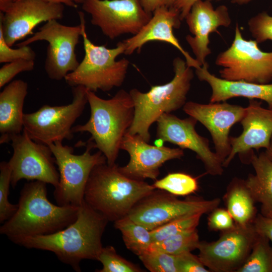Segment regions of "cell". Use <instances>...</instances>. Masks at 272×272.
Here are the masks:
<instances>
[{"label":"cell","mask_w":272,"mask_h":272,"mask_svg":"<svg viewBox=\"0 0 272 272\" xmlns=\"http://www.w3.org/2000/svg\"><path fill=\"white\" fill-rule=\"evenodd\" d=\"M18 0H14V1ZM49 2L55 4H60L67 6L77 8V4H81L83 0H46Z\"/></svg>","instance_id":"b9f144b4"},{"label":"cell","mask_w":272,"mask_h":272,"mask_svg":"<svg viewBox=\"0 0 272 272\" xmlns=\"http://www.w3.org/2000/svg\"><path fill=\"white\" fill-rule=\"evenodd\" d=\"M258 234L253 223L236 224L221 232L216 241H200L198 256L210 271L237 272L249 256Z\"/></svg>","instance_id":"7c38bea8"},{"label":"cell","mask_w":272,"mask_h":272,"mask_svg":"<svg viewBox=\"0 0 272 272\" xmlns=\"http://www.w3.org/2000/svg\"><path fill=\"white\" fill-rule=\"evenodd\" d=\"M197 120L189 117L181 119L171 113H164L157 121L156 138L162 143L169 142L196 154L203 163L206 173L220 176L224 172L223 162L209 145L208 139L195 130Z\"/></svg>","instance_id":"9a60e30c"},{"label":"cell","mask_w":272,"mask_h":272,"mask_svg":"<svg viewBox=\"0 0 272 272\" xmlns=\"http://www.w3.org/2000/svg\"><path fill=\"white\" fill-rule=\"evenodd\" d=\"M269 241L267 237L258 234L249 256L237 272H272Z\"/></svg>","instance_id":"83f0119b"},{"label":"cell","mask_w":272,"mask_h":272,"mask_svg":"<svg viewBox=\"0 0 272 272\" xmlns=\"http://www.w3.org/2000/svg\"><path fill=\"white\" fill-rule=\"evenodd\" d=\"M34 67L35 61L33 60L20 59L6 63L0 69V88L10 83L18 74L32 71Z\"/></svg>","instance_id":"d590c367"},{"label":"cell","mask_w":272,"mask_h":272,"mask_svg":"<svg viewBox=\"0 0 272 272\" xmlns=\"http://www.w3.org/2000/svg\"><path fill=\"white\" fill-rule=\"evenodd\" d=\"M183 110L209 130L215 146V152L223 163L231 151L230 129L241 121L245 107L226 101L208 104L188 101L183 107Z\"/></svg>","instance_id":"e0dca14e"},{"label":"cell","mask_w":272,"mask_h":272,"mask_svg":"<svg viewBox=\"0 0 272 272\" xmlns=\"http://www.w3.org/2000/svg\"><path fill=\"white\" fill-rule=\"evenodd\" d=\"M139 258L151 272H178L176 255L147 250L139 255Z\"/></svg>","instance_id":"1f68e13d"},{"label":"cell","mask_w":272,"mask_h":272,"mask_svg":"<svg viewBox=\"0 0 272 272\" xmlns=\"http://www.w3.org/2000/svg\"><path fill=\"white\" fill-rule=\"evenodd\" d=\"M27 82L15 80L0 93V144L9 143L23 131V106L28 94Z\"/></svg>","instance_id":"603a6c76"},{"label":"cell","mask_w":272,"mask_h":272,"mask_svg":"<svg viewBox=\"0 0 272 272\" xmlns=\"http://www.w3.org/2000/svg\"><path fill=\"white\" fill-rule=\"evenodd\" d=\"M14 2V0H0V11L4 13Z\"/></svg>","instance_id":"7bdbcfd3"},{"label":"cell","mask_w":272,"mask_h":272,"mask_svg":"<svg viewBox=\"0 0 272 272\" xmlns=\"http://www.w3.org/2000/svg\"><path fill=\"white\" fill-rule=\"evenodd\" d=\"M255 40H246L236 23L231 46L220 53L215 63L222 67L221 78L261 84L272 81V52H264Z\"/></svg>","instance_id":"9c48e42d"},{"label":"cell","mask_w":272,"mask_h":272,"mask_svg":"<svg viewBox=\"0 0 272 272\" xmlns=\"http://www.w3.org/2000/svg\"><path fill=\"white\" fill-rule=\"evenodd\" d=\"M12 171L9 162L0 163V222L8 220L16 212L18 205H14L8 199L11 185Z\"/></svg>","instance_id":"d6a6232c"},{"label":"cell","mask_w":272,"mask_h":272,"mask_svg":"<svg viewBox=\"0 0 272 272\" xmlns=\"http://www.w3.org/2000/svg\"><path fill=\"white\" fill-rule=\"evenodd\" d=\"M153 185L156 189L175 195H187L198 189L197 178L182 172L170 173L163 178L155 180Z\"/></svg>","instance_id":"f1b7e54d"},{"label":"cell","mask_w":272,"mask_h":272,"mask_svg":"<svg viewBox=\"0 0 272 272\" xmlns=\"http://www.w3.org/2000/svg\"><path fill=\"white\" fill-rule=\"evenodd\" d=\"M11 142L13 153L8 162L13 187L24 179L41 181L54 188L58 185L59 174L49 146L34 141L24 130Z\"/></svg>","instance_id":"5bb4252c"},{"label":"cell","mask_w":272,"mask_h":272,"mask_svg":"<svg viewBox=\"0 0 272 272\" xmlns=\"http://www.w3.org/2000/svg\"><path fill=\"white\" fill-rule=\"evenodd\" d=\"M35 52L29 45L14 49L6 42L2 29L0 28V62L8 63L18 59H25L34 60Z\"/></svg>","instance_id":"e575fe53"},{"label":"cell","mask_w":272,"mask_h":272,"mask_svg":"<svg viewBox=\"0 0 272 272\" xmlns=\"http://www.w3.org/2000/svg\"><path fill=\"white\" fill-rule=\"evenodd\" d=\"M265 153L268 158L272 161V138L270 140L269 147L265 150Z\"/></svg>","instance_id":"ee69618b"},{"label":"cell","mask_w":272,"mask_h":272,"mask_svg":"<svg viewBox=\"0 0 272 272\" xmlns=\"http://www.w3.org/2000/svg\"><path fill=\"white\" fill-rule=\"evenodd\" d=\"M82 31L81 23L76 26H66L53 20L46 22L38 31L17 44V46L29 45L38 41L47 42L45 71L50 79L60 81L64 80L80 63L76 48L82 37Z\"/></svg>","instance_id":"8fae6325"},{"label":"cell","mask_w":272,"mask_h":272,"mask_svg":"<svg viewBox=\"0 0 272 272\" xmlns=\"http://www.w3.org/2000/svg\"><path fill=\"white\" fill-rule=\"evenodd\" d=\"M208 227L213 231H224L234 227L236 224L226 209L216 208L209 213Z\"/></svg>","instance_id":"8d00e7d4"},{"label":"cell","mask_w":272,"mask_h":272,"mask_svg":"<svg viewBox=\"0 0 272 272\" xmlns=\"http://www.w3.org/2000/svg\"><path fill=\"white\" fill-rule=\"evenodd\" d=\"M199 242L198 231L195 229L170 236L160 241L153 242L148 250L177 255L197 249Z\"/></svg>","instance_id":"4316f807"},{"label":"cell","mask_w":272,"mask_h":272,"mask_svg":"<svg viewBox=\"0 0 272 272\" xmlns=\"http://www.w3.org/2000/svg\"><path fill=\"white\" fill-rule=\"evenodd\" d=\"M252 1V0H231L232 3L239 5L247 4Z\"/></svg>","instance_id":"f6af8a7d"},{"label":"cell","mask_w":272,"mask_h":272,"mask_svg":"<svg viewBox=\"0 0 272 272\" xmlns=\"http://www.w3.org/2000/svg\"><path fill=\"white\" fill-rule=\"evenodd\" d=\"M64 7L46 0L14 1L0 14V28L5 40L12 47L17 41L33 34V30L42 22L62 19Z\"/></svg>","instance_id":"2e32d148"},{"label":"cell","mask_w":272,"mask_h":272,"mask_svg":"<svg viewBox=\"0 0 272 272\" xmlns=\"http://www.w3.org/2000/svg\"><path fill=\"white\" fill-rule=\"evenodd\" d=\"M87 89L73 87V100L61 106L44 105L37 111L23 115V130L34 141L49 145L57 141L71 140L73 125L88 103Z\"/></svg>","instance_id":"ba28073f"},{"label":"cell","mask_w":272,"mask_h":272,"mask_svg":"<svg viewBox=\"0 0 272 272\" xmlns=\"http://www.w3.org/2000/svg\"><path fill=\"white\" fill-rule=\"evenodd\" d=\"M82 8L91 23L110 39L124 34L134 35L151 18L139 0H83Z\"/></svg>","instance_id":"4fadbf2b"},{"label":"cell","mask_w":272,"mask_h":272,"mask_svg":"<svg viewBox=\"0 0 272 272\" xmlns=\"http://www.w3.org/2000/svg\"><path fill=\"white\" fill-rule=\"evenodd\" d=\"M85 152L81 155L74 154V149L63 145L62 141L50 144L59 174L58 185L54 191L57 205L80 206L84 200L86 186L91 172L97 165L107 162L100 151L92 154L94 149L89 140Z\"/></svg>","instance_id":"52a82bcc"},{"label":"cell","mask_w":272,"mask_h":272,"mask_svg":"<svg viewBox=\"0 0 272 272\" xmlns=\"http://www.w3.org/2000/svg\"><path fill=\"white\" fill-rule=\"evenodd\" d=\"M174 76L169 82L151 86L147 92L134 88L129 94L134 104V115L127 133L138 134L149 143L150 128L164 113L183 108L194 77L192 67L179 57L173 60Z\"/></svg>","instance_id":"5b68a950"},{"label":"cell","mask_w":272,"mask_h":272,"mask_svg":"<svg viewBox=\"0 0 272 272\" xmlns=\"http://www.w3.org/2000/svg\"><path fill=\"white\" fill-rule=\"evenodd\" d=\"M223 199L236 224L246 225L253 223L257 210L245 179L234 177L228 184Z\"/></svg>","instance_id":"d4e9b609"},{"label":"cell","mask_w":272,"mask_h":272,"mask_svg":"<svg viewBox=\"0 0 272 272\" xmlns=\"http://www.w3.org/2000/svg\"><path fill=\"white\" fill-rule=\"evenodd\" d=\"M208 63L195 69V74L200 81L211 87L210 102L226 101L234 97H245L265 101L272 108V84H261L243 81H228L218 78L208 70Z\"/></svg>","instance_id":"7402d4cb"},{"label":"cell","mask_w":272,"mask_h":272,"mask_svg":"<svg viewBox=\"0 0 272 272\" xmlns=\"http://www.w3.org/2000/svg\"><path fill=\"white\" fill-rule=\"evenodd\" d=\"M202 215L198 213L184 216L151 231L153 242L161 241L170 236L181 232L197 229Z\"/></svg>","instance_id":"f546056e"},{"label":"cell","mask_w":272,"mask_h":272,"mask_svg":"<svg viewBox=\"0 0 272 272\" xmlns=\"http://www.w3.org/2000/svg\"><path fill=\"white\" fill-rule=\"evenodd\" d=\"M88 103L90 109L88 120L74 126L73 133L88 132L94 149L105 156L107 163H115L125 134L133 120L134 104L129 94L119 90L111 98L105 99L94 92L87 90Z\"/></svg>","instance_id":"3957f363"},{"label":"cell","mask_w":272,"mask_h":272,"mask_svg":"<svg viewBox=\"0 0 272 272\" xmlns=\"http://www.w3.org/2000/svg\"><path fill=\"white\" fill-rule=\"evenodd\" d=\"M156 189L123 174L116 163L96 166L87 181L84 200L109 222L126 216L134 205Z\"/></svg>","instance_id":"277c9868"},{"label":"cell","mask_w":272,"mask_h":272,"mask_svg":"<svg viewBox=\"0 0 272 272\" xmlns=\"http://www.w3.org/2000/svg\"><path fill=\"white\" fill-rule=\"evenodd\" d=\"M102 264L99 272H141L138 265L119 255L112 246L103 247L97 258Z\"/></svg>","instance_id":"4dcf8cb0"},{"label":"cell","mask_w":272,"mask_h":272,"mask_svg":"<svg viewBox=\"0 0 272 272\" xmlns=\"http://www.w3.org/2000/svg\"><path fill=\"white\" fill-rule=\"evenodd\" d=\"M184 19L193 35H187L185 39L201 66L207 63L206 58L212 52L209 47L211 33L217 32L220 27H228L231 24L228 9L224 5L214 9L210 0H197Z\"/></svg>","instance_id":"ffe728a7"},{"label":"cell","mask_w":272,"mask_h":272,"mask_svg":"<svg viewBox=\"0 0 272 272\" xmlns=\"http://www.w3.org/2000/svg\"><path fill=\"white\" fill-rule=\"evenodd\" d=\"M144 10L152 14L161 7H173L178 0H139Z\"/></svg>","instance_id":"ab89813d"},{"label":"cell","mask_w":272,"mask_h":272,"mask_svg":"<svg viewBox=\"0 0 272 272\" xmlns=\"http://www.w3.org/2000/svg\"><path fill=\"white\" fill-rule=\"evenodd\" d=\"M159 189L139 200L127 215L152 231L174 220L195 214H209L218 207L221 199L205 200L196 197L184 200Z\"/></svg>","instance_id":"30bf717a"},{"label":"cell","mask_w":272,"mask_h":272,"mask_svg":"<svg viewBox=\"0 0 272 272\" xmlns=\"http://www.w3.org/2000/svg\"><path fill=\"white\" fill-rule=\"evenodd\" d=\"M46 184L33 180L24 185L17 210L0 227L1 234L19 244L27 238L61 230L75 221L79 206L51 202L47 197Z\"/></svg>","instance_id":"7a4b0ae2"},{"label":"cell","mask_w":272,"mask_h":272,"mask_svg":"<svg viewBox=\"0 0 272 272\" xmlns=\"http://www.w3.org/2000/svg\"><path fill=\"white\" fill-rule=\"evenodd\" d=\"M121 232L126 247L138 256L147 251L153 243L151 231L127 216L114 222Z\"/></svg>","instance_id":"484cf974"},{"label":"cell","mask_w":272,"mask_h":272,"mask_svg":"<svg viewBox=\"0 0 272 272\" xmlns=\"http://www.w3.org/2000/svg\"><path fill=\"white\" fill-rule=\"evenodd\" d=\"M197 0H178L173 7L179 13L181 20L185 19L189 13L192 5Z\"/></svg>","instance_id":"60d3db41"},{"label":"cell","mask_w":272,"mask_h":272,"mask_svg":"<svg viewBox=\"0 0 272 272\" xmlns=\"http://www.w3.org/2000/svg\"><path fill=\"white\" fill-rule=\"evenodd\" d=\"M181 21L180 13L173 7L157 9L138 33L121 41L124 54L129 55L135 51L140 52L143 46L150 41H162L176 48L184 56L188 66L199 68L200 66L198 62L182 47L173 33V29L180 27Z\"/></svg>","instance_id":"44dd1931"},{"label":"cell","mask_w":272,"mask_h":272,"mask_svg":"<svg viewBox=\"0 0 272 272\" xmlns=\"http://www.w3.org/2000/svg\"><path fill=\"white\" fill-rule=\"evenodd\" d=\"M178 272H210L203 265L199 257L191 252L176 255Z\"/></svg>","instance_id":"74e56055"},{"label":"cell","mask_w":272,"mask_h":272,"mask_svg":"<svg viewBox=\"0 0 272 272\" xmlns=\"http://www.w3.org/2000/svg\"><path fill=\"white\" fill-rule=\"evenodd\" d=\"M251 36L258 43L272 41V16L265 12L258 13L248 21Z\"/></svg>","instance_id":"836d02e7"},{"label":"cell","mask_w":272,"mask_h":272,"mask_svg":"<svg viewBox=\"0 0 272 272\" xmlns=\"http://www.w3.org/2000/svg\"><path fill=\"white\" fill-rule=\"evenodd\" d=\"M243 131L236 137H230L231 151L223 163L227 167L236 154L244 164H250L253 150H265L269 147L272 138V108L262 106L261 102L249 99L245 112L240 122Z\"/></svg>","instance_id":"ac0fdd59"},{"label":"cell","mask_w":272,"mask_h":272,"mask_svg":"<svg viewBox=\"0 0 272 272\" xmlns=\"http://www.w3.org/2000/svg\"><path fill=\"white\" fill-rule=\"evenodd\" d=\"M253 224L257 232L267 237L272 243V218L265 217L259 213Z\"/></svg>","instance_id":"f35d334b"},{"label":"cell","mask_w":272,"mask_h":272,"mask_svg":"<svg viewBox=\"0 0 272 272\" xmlns=\"http://www.w3.org/2000/svg\"><path fill=\"white\" fill-rule=\"evenodd\" d=\"M78 14L83 28L82 37L85 55L77 69L66 76V83L72 87L82 86L94 92L98 90L108 92L121 86L130 63L125 58L116 60L124 52L121 42L113 48L94 44L86 31L84 14L79 11Z\"/></svg>","instance_id":"8992f818"},{"label":"cell","mask_w":272,"mask_h":272,"mask_svg":"<svg viewBox=\"0 0 272 272\" xmlns=\"http://www.w3.org/2000/svg\"><path fill=\"white\" fill-rule=\"evenodd\" d=\"M250 164L255 174L245 179L255 202L260 204V214L272 218V161L264 152L252 155Z\"/></svg>","instance_id":"cb8c5ba5"},{"label":"cell","mask_w":272,"mask_h":272,"mask_svg":"<svg viewBox=\"0 0 272 272\" xmlns=\"http://www.w3.org/2000/svg\"><path fill=\"white\" fill-rule=\"evenodd\" d=\"M109 221L84 200L75 221L52 234L27 238L19 245L50 251L62 262L81 271L84 259L97 260L103 247L102 237Z\"/></svg>","instance_id":"6da1fadb"},{"label":"cell","mask_w":272,"mask_h":272,"mask_svg":"<svg viewBox=\"0 0 272 272\" xmlns=\"http://www.w3.org/2000/svg\"><path fill=\"white\" fill-rule=\"evenodd\" d=\"M121 150L128 153L129 161L124 166H119L120 171L126 176L139 180H156L160 168L165 162L184 156L183 150L180 148L151 145L140 135L127 132L122 141Z\"/></svg>","instance_id":"d6986e66"}]
</instances>
